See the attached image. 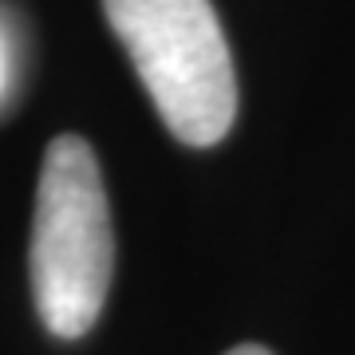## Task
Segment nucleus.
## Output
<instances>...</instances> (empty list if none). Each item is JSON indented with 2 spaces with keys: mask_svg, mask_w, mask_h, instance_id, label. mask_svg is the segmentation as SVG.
<instances>
[{
  "mask_svg": "<svg viewBox=\"0 0 355 355\" xmlns=\"http://www.w3.org/2000/svg\"><path fill=\"white\" fill-rule=\"evenodd\" d=\"M225 355H272V352H265L261 343H241V347H233V352H225Z\"/></svg>",
  "mask_w": 355,
  "mask_h": 355,
  "instance_id": "nucleus-4",
  "label": "nucleus"
},
{
  "mask_svg": "<svg viewBox=\"0 0 355 355\" xmlns=\"http://www.w3.org/2000/svg\"><path fill=\"white\" fill-rule=\"evenodd\" d=\"M8 87V36H4V28H0V95Z\"/></svg>",
  "mask_w": 355,
  "mask_h": 355,
  "instance_id": "nucleus-3",
  "label": "nucleus"
},
{
  "mask_svg": "<svg viewBox=\"0 0 355 355\" xmlns=\"http://www.w3.org/2000/svg\"><path fill=\"white\" fill-rule=\"evenodd\" d=\"M162 123L186 146H214L237 114V76L209 0H103Z\"/></svg>",
  "mask_w": 355,
  "mask_h": 355,
  "instance_id": "nucleus-2",
  "label": "nucleus"
},
{
  "mask_svg": "<svg viewBox=\"0 0 355 355\" xmlns=\"http://www.w3.org/2000/svg\"><path fill=\"white\" fill-rule=\"evenodd\" d=\"M28 268L44 328L60 340L87 336L111 288L114 233L95 150L79 135H60L44 154Z\"/></svg>",
  "mask_w": 355,
  "mask_h": 355,
  "instance_id": "nucleus-1",
  "label": "nucleus"
}]
</instances>
